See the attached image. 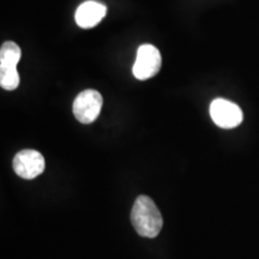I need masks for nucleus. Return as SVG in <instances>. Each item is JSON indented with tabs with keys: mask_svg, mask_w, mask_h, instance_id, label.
I'll use <instances>...</instances> for the list:
<instances>
[{
	"mask_svg": "<svg viewBox=\"0 0 259 259\" xmlns=\"http://www.w3.org/2000/svg\"><path fill=\"white\" fill-rule=\"evenodd\" d=\"M131 221L136 232L149 239L156 238L163 226L160 210L148 196H139L136 199L131 212Z\"/></svg>",
	"mask_w": 259,
	"mask_h": 259,
	"instance_id": "f257e3e1",
	"label": "nucleus"
},
{
	"mask_svg": "<svg viewBox=\"0 0 259 259\" xmlns=\"http://www.w3.org/2000/svg\"><path fill=\"white\" fill-rule=\"evenodd\" d=\"M162 58L160 51L153 45H142L137 51L134 69V76L139 80L153 78L160 72Z\"/></svg>",
	"mask_w": 259,
	"mask_h": 259,
	"instance_id": "f03ea898",
	"label": "nucleus"
},
{
	"mask_svg": "<svg viewBox=\"0 0 259 259\" xmlns=\"http://www.w3.org/2000/svg\"><path fill=\"white\" fill-rule=\"evenodd\" d=\"M103 99L96 90H84L74 99L72 109L76 119L82 124H92L97 119L102 109Z\"/></svg>",
	"mask_w": 259,
	"mask_h": 259,
	"instance_id": "7ed1b4c3",
	"label": "nucleus"
},
{
	"mask_svg": "<svg viewBox=\"0 0 259 259\" xmlns=\"http://www.w3.org/2000/svg\"><path fill=\"white\" fill-rule=\"evenodd\" d=\"M210 116L222 128H234L241 124L244 118L240 107L225 99L213 100L210 105Z\"/></svg>",
	"mask_w": 259,
	"mask_h": 259,
	"instance_id": "20e7f679",
	"label": "nucleus"
},
{
	"mask_svg": "<svg viewBox=\"0 0 259 259\" xmlns=\"http://www.w3.org/2000/svg\"><path fill=\"white\" fill-rule=\"evenodd\" d=\"M45 158L36 150H22L14 158V170L18 177L31 180L44 173Z\"/></svg>",
	"mask_w": 259,
	"mask_h": 259,
	"instance_id": "39448f33",
	"label": "nucleus"
},
{
	"mask_svg": "<svg viewBox=\"0 0 259 259\" xmlns=\"http://www.w3.org/2000/svg\"><path fill=\"white\" fill-rule=\"evenodd\" d=\"M107 14V8L95 0H88L77 9L74 19L78 27L83 29L94 28L102 21Z\"/></svg>",
	"mask_w": 259,
	"mask_h": 259,
	"instance_id": "423d86ee",
	"label": "nucleus"
},
{
	"mask_svg": "<svg viewBox=\"0 0 259 259\" xmlns=\"http://www.w3.org/2000/svg\"><path fill=\"white\" fill-rule=\"evenodd\" d=\"M22 51L17 44L12 41H6L0 48V67L17 66L21 60Z\"/></svg>",
	"mask_w": 259,
	"mask_h": 259,
	"instance_id": "0eeeda50",
	"label": "nucleus"
},
{
	"mask_svg": "<svg viewBox=\"0 0 259 259\" xmlns=\"http://www.w3.org/2000/svg\"><path fill=\"white\" fill-rule=\"evenodd\" d=\"M0 85L5 90H15L19 85L17 66L0 67Z\"/></svg>",
	"mask_w": 259,
	"mask_h": 259,
	"instance_id": "6e6552de",
	"label": "nucleus"
}]
</instances>
